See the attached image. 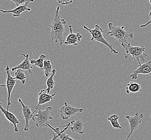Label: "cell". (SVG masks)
<instances>
[{"label": "cell", "instance_id": "6da1fadb", "mask_svg": "<svg viewBox=\"0 0 151 140\" xmlns=\"http://www.w3.org/2000/svg\"><path fill=\"white\" fill-rule=\"evenodd\" d=\"M59 11L60 6H58L55 12V17L50 26L51 29L50 36L52 40H55V43H59V45L62 46L64 44V33L67 22L64 19L61 17Z\"/></svg>", "mask_w": 151, "mask_h": 140}, {"label": "cell", "instance_id": "7a4b0ae2", "mask_svg": "<svg viewBox=\"0 0 151 140\" xmlns=\"http://www.w3.org/2000/svg\"><path fill=\"white\" fill-rule=\"evenodd\" d=\"M109 31H106L104 36H110L115 38V40H117L121 45L129 42L130 40H132L134 37L133 33L129 30V31L125 30L124 26L116 27L113 23H109L108 24Z\"/></svg>", "mask_w": 151, "mask_h": 140}, {"label": "cell", "instance_id": "3957f363", "mask_svg": "<svg viewBox=\"0 0 151 140\" xmlns=\"http://www.w3.org/2000/svg\"><path fill=\"white\" fill-rule=\"evenodd\" d=\"M125 50V59H127L130 56L133 57L139 65L145 63L147 55L145 53V48L144 46H132L129 42L121 45Z\"/></svg>", "mask_w": 151, "mask_h": 140}, {"label": "cell", "instance_id": "277c9868", "mask_svg": "<svg viewBox=\"0 0 151 140\" xmlns=\"http://www.w3.org/2000/svg\"><path fill=\"white\" fill-rule=\"evenodd\" d=\"M83 29L87 30L89 32V34L91 35V41H95V42H97L99 43H102L104 45L106 46L110 50L112 54H115V55L118 54V51H117L113 48L111 44L109 43L105 39V38L104 37V35H103V33L104 32V31H103L102 28L100 27L99 25H95V28L93 29H90L86 25H83Z\"/></svg>", "mask_w": 151, "mask_h": 140}, {"label": "cell", "instance_id": "5b68a950", "mask_svg": "<svg viewBox=\"0 0 151 140\" xmlns=\"http://www.w3.org/2000/svg\"><path fill=\"white\" fill-rule=\"evenodd\" d=\"M53 110L52 107H48L45 110H42L41 107L34 110L33 115L32 119L35 122V124L38 128H45L47 126V123L51 120H53V117L51 115V111Z\"/></svg>", "mask_w": 151, "mask_h": 140}, {"label": "cell", "instance_id": "8992f818", "mask_svg": "<svg viewBox=\"0 0 151 140\" xmlns=\"http://www.w3.org/2000/svg\"><path fill=\"white\" fill-rule=\"evenodd\" d=\"M125 118L127 120L130 126V133L125 140H129L133 133L140 127V125L143 121L144 115L142 114H139L137 112L134 116H131L127 114L125 116Z\"/></svg>", "mask_w": 151, "mask_h": 140}, {"label": "cell", "instance_id": "52a82bcc", "mask_svg": "<svg viewBox=\"0 0 151 140\" xmlns=\"http://www.w3.org/2000/svg\"><path fill=\"white\" fill-rule=\"evenodd\" d=\"M83 110H84L83 108L74 107L65 102L64 106L61 108L60 110L61 118L63 120L70 119L76 115L78 113L83 112Z\"/></svg>", "mask_w": 151, "mask_h": 140}, {"label": "cell", "instance_id": "ba28073f", "mask_svg": "<svg viewBox=\"0 0 151 140\" xmlns=\"http://www.w3.org/2000/svg\"><path fill=\"white\" fill-rule=\"evenodd\" d=\"M6 87L8 91V104H7V108L6 110H9V106L12 105V103L10 102V97L12 93L13 89L15 86L16 82L17 79L15 77H13L11 74L10 72V67L9 65L6 66Z\"/></svg>", "mask_w": 151, "mask_h": 140}, {"label": "cell", "instance_id": "9c48e42d", "mask_svg": "<svg viewBox=\"0 0 151 140\" xmlns=\"http://www.w3.org/2000/svg\"><path fill=\"white\" fill-rule=\"evenodd\" d=\"M139 74H149L151 76V61H146L139 65L138 68L131 74L130 77L132 80L138 78Z\"/></svg>", "mask_w": 151, "mask_h": 140}, {"label": "cell", "instance_id": "30bf717a", "mask_svg": "<svg viewBox=\"0 0 151 140\" xmlns=\"http://www.w3.org/2000/svg\"><path fill=\"white\" fill-rule=\"evenodd\" d=\"M18 102L21 104L22 107L23 116L25 119V127L24 130L25 131H28L29 130V121L32 118L33 113L31 110L30 107L26 105L23 102L21 99H18Z\"/></svg>", "mask_w": 151, "mask_h": 140}, {"label": "cell", "instance_id": "8fae6325", "mask_svg": "<svg viewBox=\"0 0 151 140\" xmlns=\"http://www.w3.org/2000/svg\"><path fill=\"white\" fill-rule=\"evenodd\" d=\"M0 110L3 113L4 115L6 116V119L10 122V125L12 127H14V131L15 132H18L19 129L17 127V125L19 123V121L18 119L16 117L15 115L13 113L10 112L9 110H6L3 106L2 104L0 102Z\"/></svg>", "mask_w": 151, "mask_h": 140}, {"label": "cell", "instance_id": "7c38bea8", "mask_svg": "<svg viewBox=\"0 0 151 140\" xmlns=\"http://www.w3.org/2000/svg\"><path fill=\"white\" fill-rule=\"evenodd\" d=\"M70 27V33L67 36L66 40L64 41V44L68 45L77 46L80 42L82 38V36L80 33H74L73 31L72 25H69Z\"/></svg>", "mask_w": 151, "mask_h": 140}, {"label": "cell", "instance_id": "4fadbf2b", "mask_svg": "<svg viewBox=\"0 0 151 140\" xmlns=\"http://www.w3.org/2000/svg\"><path fill=\"white\" fill-rule=\"evenodd\" d=\"M55 95V93H53V95L48 94L46 89L41 90L38 95V102L35 107V110L40 108L42 105L52 101L54 100Z\"/></svg>", "mask_w": 151, "mask_h": 140}, {"label": "cell", "instance_id": "5bb4252c", "mask_svg": "<svg viewBox=\"0 0 151 140\" xmlns=\"http://www.w3.org/2000/svg\"><path fill=\"white\" fill-rule=\"evenodd\" d=\"M21 55L23 56L25 59L24 61L22 62L21 63L19 64L17 66L12 67L11 69V71L13 72L15 71V70H18V69H22V70H27L28 71V73H30L31 75H32V65L31 64L30 59H29V53L27 54H24V53H21Z\"/></svg>", "mask_w": 151, "mask_h": 140}, {"label": "cell", "instance_id": "9a60e30c", "mask_svg": "<svg viewBox=\"0 0 151 140\" xmlns=\"http://www.w3.org/2000/svg\"><path fill=\"white\" fill-rule=\"evenodd\" d=\"M29 3H30L29 2H27L23 5L17 6L14 9L10 10H4L2 9H0V12H3L4 14L12 13V14H13V15H12L13 17H18L21 15V14L23 12H31V9L28 8V6H27Z\"/></svg>", "mask_w": 151, "mask_h": 140}, {"label": "cell", "instance_id": "2e32d148", "mask_svg": "<svg viewBox=\"0 0 151 140\" xmlns=\"http://www.w3.org/2000/svg\"><path fill=\"white\" fill-rule=\"evenodd\" d=\"M70 122H67L66 125L64 126L63 127L64 129L63 130L60 129L59 128H53L52 126L49 124V123H47V126L49 127L50 128L52 129L53 131H55V133L59 135V138L61 140H76L74 139H73L69 135L67 134L66 131L68 129V128L70 127Z\"/></svg>", "mask_w": 151, "mask_h": 140}, {"label": "cell", "instance_id": "e0dca14e", "mask_svg": "<svg viewBox=\"0 0 151 140\" xmlns=\"http://www.w3.org/2000/svg\"><path fill=\"white\" fill-rule=\"evenodd\" d=\"M70 128L73 133H76L77 134H82L84 133V129L85 123L83 121L80 119H77L74 120L70 122Z\"/></svg>", "mask_w": 151, "mask_h": 140}, {"label": "cell", "instance_id": "ac0fdd59", "mask_svg": "<svg viewBox=\"0 0 151 140\" xmlns=\"http://www.w3.org/2000/svg\"><path fill=\"white\" fill-rule=\"evenodd\" d=\"M142 91L141 85L137 82H129L126 87V93L127 95H129L130 93H136Z\"/></svg>", "mask_w": 151, "mask_h": 140}, {"label": "cell", "instance_id": "d6986e66", "mask_svg": "<svg viewBox=\"0 0 151 140\" xmlns=\"http://www.w3.org/2000/svg\"><path fill=\"white\" fill-rule=\"evenodd\" d=\"M56 73H57V70L55 69L52 70L51 76L48 77V79L46 81V84L47 85V88L46 89V90L48 94H50L51 91L54 88V86L55 84V82L54 80V76L56 74Z\"/></svg>", "mask_w": 151, "mask_h": 140}, {"label": "cell", "instance_id": "ffe728a7", "mask_svg": "<svg viewBox=\"0 0 151 140\" xmlns=\"http://www.w3.org/2000/svg\"><path fill=\"white\" fill-rule=\"evenodd\" d=\"M119 117L116 114H112L108 118V120L111 123L112 127L117 129H122V126L118 122Z\"/></svg>", "mask_w": 151, "mask_h": 140}, {"label": "cell", "instance_id": "44dd1931", "mask_svg": "<svg viewBox=\"0 0 151 140\" xmlns=\"http://www.w3.org/2000/svg\"><path fill=\"white\" fill-rule=\"evenodd\" d=\"M46 56L45 55H40V58L38 59H30L31 64L35 65V66L39 67L40 70L44 67V61L45 60Z\"/></svg>", "mask_w": 151, "mask_h": 140}, {"label": "cell", "instance_id": "7402d4cb", "mask_svg": "<svg viewBox=\"0 0 151 140\" xmlns=\"http://www.w3.org/2000/svg\"><path fill=\"white\" fill-rule=\"evenodd\" d=\"M15 78L17 80H19V81H21L22 84L23 85H24L28 76L25 75V74L24 73V70H22V69H18L16 71V72L15 73Z\"/></svg>", "mask_w": 151, "mask_h": 140}, {"label": "cell", "instance_id": "603a6c76", "mask_svg": "<svg viewBox=\"0 0 151 140\" xmlns=\"http://www.w3.org/2000/svg\"><path fill=\"white\" fill-rule=\"evenodd\" d=\"M52 64L51 61L49 60H45L44 63V67L41 70H44L45 76L46 77L50 76V74H51Z\"/></svg>", "mask_w": 151, "mask_h": 140}, {"label": "cell", "instance_id": "cb8c5ba5", "mask_svg": "<svg viewBox=\"0 0 151 140\" xmlns=\"http://www.w3.org/2000/svg\"><path fill=\"white\" fill-rule=\"evenodd\" d=\"M8 1H12L15 3L16 6H20L23 5L27 2H34L35 0H6Z\"/></svg>", "mask_w": 151, "mask_h": 140}, {"label": "cell", "instance_id": "d4e9b609", "mask_svg": "<svg viewBox=\"0 0 151 140\" xmlns=\"http://www.w3.org/2000/svg\"><path fill=\"white\" fill-rule=\"evenodd\" d=\"M58 2L63 6H67L70 3H72L74 0H57Z\"/></svg>", "mask_w": 151, "mask_h": 140}, {"label": "cell", "instance_id": "484cf974", "mask_svg": "<svg viewBox=\"0 0 151 140\" xmlns=\"http://www.w3.org/2000/svg\"><path fill=\"white\" fill-rule=\"evenodd\" d=\"M149 16H150V19H149V21H148L147 22H146V23L145 24H143V25H140V27L141 28H144V27H147L148 25H151V10L150 12V14H149Z\"/></svg>", "mask_w": 151, "mask_h": 140}, {"label": "cell", "instance_id": "4316f807", "mask_svg": "<svg viewBox=\"0 0 151 140\" xmlns=\"http://www.w3.org/2000/svg\"><path fill=\"white\" fill-rule=\"evenodd\" d=\"M53 135V138H52V139L51 140H57L59 138V135H58L57 133H52V134Z\"/></svg>", "mask_w": 151, "mask_h": 140}, {"label": "cell", "instance_id": "83f0119b", "mask_svg": "<svg viewBox=\"0 0 151 140\" xmlns=\"http://www.w3.org/2000/svg\"><path fill=\"white\" fill-rule=\"evenodd\" d=\"M85 1H86V2L87 3H89V4H90L92 0H85Z\"/></svg>", "mask_w": 151, "mask_h": 140}, {"label": "cell", "instance_id": "f1b7e54d", "mask_svg": "<svg viewBox=\"0 0 151 140\" xmlns=\"http://www.w3.org/2000/svg\"><path fill=\"white\" fill-rule=\"evenodd\" d=\"M0 87H6V85H1V84H0Z\"/></svg>", "mask_w": 151, "mask_h": 140}, {"label": "cell", "instance_id": "f546056e", "mask_svg": "<svg viewBox=\"0 0 151 140\" xmlns=\"http://www.w3.org/2000/svg\"><path fill=\"white\" fill-rule=\"evenodd\" d=\"M149 1V2H150V4H151V0H148Z\"/></svg>", "mask_w": 151, "mask_h": 140}, {"label": "cell", "instance_id": "4dcf8cb0", "mask_svg": "<svg viewBox=\"0 0 151 140\" xmlns=\"http://www.w3.org/2000/svg\"><path fill=\"white\" fill-rule=\"evenodd\" d=\"M57 140H61L60 139H59V138H58V139H57Z\"/></svg>", "mask_w": 151, "mask_h": 140}]
</instances>
